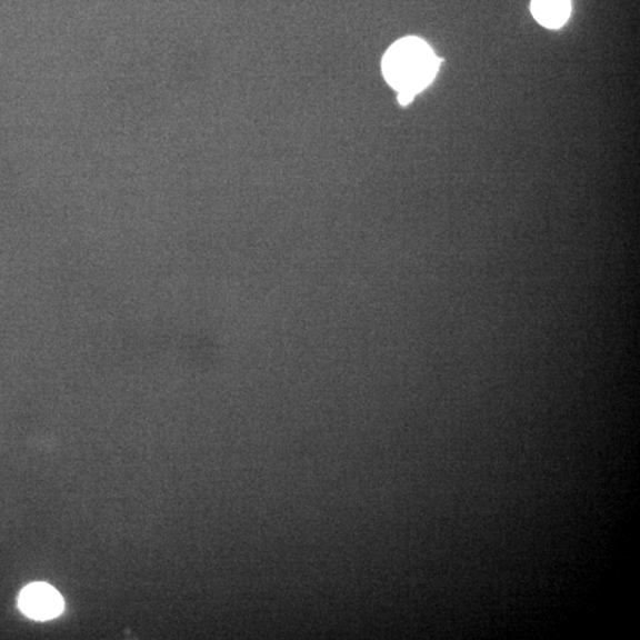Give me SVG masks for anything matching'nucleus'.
I'll list each match as a JSON object with an SVG mask.
<instances>
[{
    "mask_svg": "<svg viewBox=\"0 0 640 640\" xmlns=\"http://www.w3.org/2000/svg\"><path fill=\"white\" fill-rule=\"evenodd\" d=\"M440 61L429 44L406 38L391 46L382 61L387 82L399 93L417 96L437 77Z\"/></svg>",
    "mask_w": 640,
    "mask_h": 640,
    "instance_id": "obj_1",
    "label": "nucleus"
},
{
    "mask_svg": "<svg viewBox=\"0 0 640 640\" xmlns=\"http://www.w3.org/2000/svg\"><path fill=\"white\" fill-rule=\"evenodd\" d=\"M24 614L36 620H48L60 616L63 611V599L50 584L31 583L26 587L18 600Z\"/></svg>",
    "mask_w": 640,
    "mask_h": 640,
    "instance_id": "obj_2",
    "label": "nucleus"
},
{
    "mask_svg": "<svg viewBox=\"0 0 640 640\" xmlns=\"http://www.w3.org/2000/svg\"><path fill=\"white\" fill-rule=\"evenodd\" d=\"M533 18L544 28L559 29L571 16V0H531Z\"/></svg>",
    "mask_w": 640,
    "mask_h": 640,
    "instance_id": "obj_3",
    "label": "nucleus"
},
{
    "mask_svg": "<svg viewBox=\"0 0 640 640\" xmlns=\"http://www.w3.org/2000/svg\"><path fill=\"white\" fill-rule=\"evenodd\" d=\"M398 99L402 106H406V104L411 103L413 101L414 96L408 94V93H399Z\"/></svg>",
    "mask_w": 640,
    "mask_h": 640,
    "instance_id": "obj_4",
    "label": "nucleus"
}]
</instances>
